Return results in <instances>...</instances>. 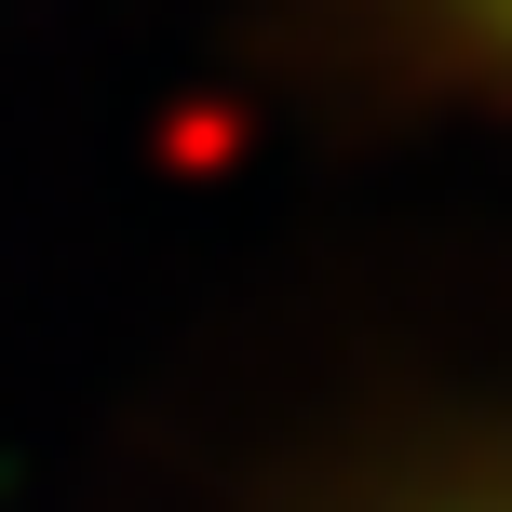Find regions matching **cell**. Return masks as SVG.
Returning <instances> with one entry per match:
<instances>
[{
    "label": "cell",
    "mask_w": 512,
    "mask_h": 512,
    "mask_svg": "<svg viewBox=\"0 0 512 512\" xmlns=\"http://www.w3.org/2000/svg\"><path fill=\"white\" fill-rule=\"evenodd\" d=\"M445 14H472V27H486V41L512 54V0H445Z\"/></svg>",
    "instance_id": "cell-1"
}]
</instances>
